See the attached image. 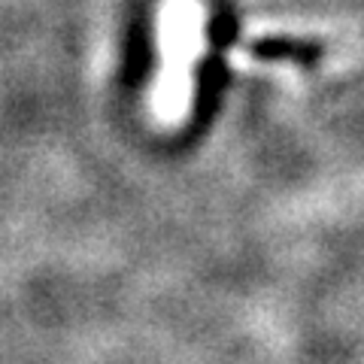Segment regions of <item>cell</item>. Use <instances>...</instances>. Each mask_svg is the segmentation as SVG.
<instances>
[{"label":"cell","mask_w":364,"mask_h":364,"mask_svg":"<svg viewBox=\"0 0 364 364\" xmlns=\"http://www.w3.org/2000/svg\"><path fill=\"white\" fill-rule=\"evenodd\" d=\"M161 25H164L161 43L167 52V67H164L167 85L161 95H170L167 100H173V107H179L186 100L182 97V91H186V70L200 49V9L191 0H173V4L164 6Z\"/></svg>","instance_id":"1"}]
</instances>
